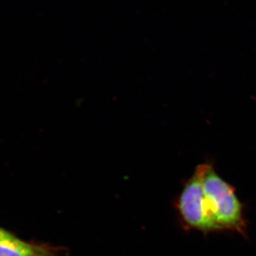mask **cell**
<instances>
[{
	"instance_id": "cell-3",
	"label": "cell",
	"mask_w": 256,
	"mask_h": 256,
	"mask_svg": "<svg viewBox=\"0 0 256 256\" xmlns=\"http://www.w3.org/2000/svg\"><path fill=\"white\" fill-rule=\"evenodd\" d=\"M62 249L23 242L12 234L0 239V256H60Z\"/></svg>"
},
{
	"instance_id": "cell-1",
	"label": "cell",
	"mask_w": 256,
	"mask_h": 256,
	"mask_svg": "<svg viewBox=\"0 0 256 256\" xmlns=\"http://www.w3.org/2000/svg\"><path fill=\"white\" fill-rule=\"evenodd\" d=\"M201 166L202 186L216 222L222 230L244 234L246 223L235 190L217 174L213 164L204 163Z\"/></svg>"
},
{
	"instance_id": "cell-4",
	"label": "cell",
	"mask_w": 256,
	"mask_h": 256,
	"mask_svg": "<svg viewBox=\"0 0 256 256\" xmlns=\"http://www.w3.org/2000/svg\"><path fill=\"white\" fill-rule=\"evenodd\" d=\"M10 234H11L9 233V232H6V230H4V229L0 228V239L4 238L5 237L8 236Z\"/></svg>"
},
{
	"instance_id": "cell-2",
	"label": "cell",
	"mask_w": 256,
	"mask_h": 256,
	"mask_svg": "<svg viewBox=\"0 0 256 256\" xmlns=\"http://www.w3.org/2000/svg\"><path fill=\"white\" fill-rule=\"evenodd\" d=\"M178 210L184 223L188 227L208 233L222 230L216 222L207 204L202 182V166L185 184L178 198Z\"/></svg>"
}]
</instances>
